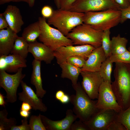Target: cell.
<instances>
[{"label": "cell", "mask_w": 130, "mask_h": 130, "mask_svg": "<svg viewBox=\"0 0 130 130\" xmlns=\"http://www.w3.org/2000/svg\"><path fill=\"white\" fill-rule=\"evenodd\" d=\"M22 124L19 125H15L12 127L11 130H31L27 118H24L21 120Z\"/></svg>", "instance_id": "34"}, {"label": "cell", "mask_w": 130, "mask_h": 130, "mask_svg": "<svg viewBox=\"0 0 130 130\" xmlns=\"http://www.w3.org/2000/svg\"><path fill=\"white\" fill-rule=\"evenodd\" d=\"M40 113L38 116L31 115L30 118L29 124L31 130H46L41 120Z\"/></svg>", "instance_id": "29"}, {"label": "cell", "mask_w": 130, "mask_h": 130, "mask_svg": "<svg viewBox=\"0 0 130 130\" xmlns=\"http://www.w3.org/2000/svg\"><path fill=\"white\" fill-rule=\"evenodd\" d=\"M103 32L83 23L73 28L66 36L74 45H90L96 48L101 46Z\"/></svg>", "instance_id": "6"}, {"label": "cell", "mask_w": 130, "mask_h": 130, "mask_svg": "<svg viewBox=\"0 0 130 130\" xmlns=\"http://www.w3.org/2000/svg\"></svg>", "instance_id": "52"}, {"label": "cell", "mask_w": 130, "mask_h": 130, "mask_svg": "<svg viewBox=\"0 0 130 130\" xmlns=\"http://www.w3.org/2000/svg\"><path fill=\"white\" fill-rule=\"evenodd\" d=\"M11 2H23L28 3V0H0V5H1Z\"/></svg>", "instance_id": "42"}, {"label": "cell", "mask_w": 130, "mask_h": 130, "mask_svg": "<svg viewBox=\"0 0 130 130\" xmlns=\"http://www.w3.org/2000/svg\"><path fill=\"white\" fill-rule=\"evenodd\" d=\"M118 113L110 109L99 110L88 121L84 122L89 130H107Z\"/></svg>", "instance_id": "12"}, {"label": "cell", "mask_w": 130, "mask_h": 130, "mask_svg": "<svg viewBox=\"0 0 130 130\" xmlns=\"http://www.w3.org/2000/svg\"><path fill=\"white\" fill-rule=\"evenodd\" d=\"M29 43L21 36L16 39L10 53L19 56L26 59L28 55Z\"/></svg>", "instance_id": "23"}, {"label": "cell", "mask_w": 130, "mask_h": 130, "mask_svg": "<svg viewBox=\"0 0 130 130\" xmlns=\"http://www.w3.org/2000/svg\"><path fill=\"white\" fill-rule=\"evenodd\" d=\"M120 8L117 4L111 0H76L69 10L85 13Z\"/></svg>", "instance_id": "8"}, {"label": "cell", "mask_w": 130, "mask_h": 130, "mask_svg": "<svg viewBox=\"0 0 130 130\" xmlns=\"http://www.w3.org/2000/svg\"><path fill=\"white\" fill-rule=\"evenodd\" d=\"M129 0V2L130 4V0Z\"/></svg>", "instance_id": "50"}, {"label": "cell", "mask_w": 130, "mask_h": 130, "mask_svg": "<svg viewBox=\"0 0 130 130\" xmlns=\"http://www.w3.org/2000/svg\"><path fill=\"white\" fill-rule=\"evenodd\" d=\"M107 130H127L125 127L121 123L115 119L110 124Z\"/></svg>", "instance_id": "35"}, {"label": "cell", "mask_w": 130, "mask_h": 130, "mask_svg": "<svg viewBox=\"0 0 130 130\" xmlns=\"http://www.w3.org/2000/svg\"><path fill=\"white\" fill-rule=\"evenodd\" d=\"M32 109L31 106L27 102H23L20 108V110L30 111Z\"/></svg>", "instance_id": "41"}, {"label": "cell", "mask_w": 130, "mask_h": 130, "mask_svg": "<svg viewBox=\"0 0 130 130\" xmlns=\"http://www.w3.org/2000/svg\"><path fill=\"white\" fill-rule=\"evenodd\" d=\"M76 0H60V9L69 10L73 4Z\"/></svg>", "instance_id": "37"}, {"label": "cell", "mask_w": 130, "mask_h": 130, "mask_svg": "<svg viewBox=\"0 0 130 130\" xmlns=\"http://www.w3.org/2000/svg\"><path fill=\"white\" fill-rule=\"evenodd\" d=\"M128 42L126 38L121 37L120 34L112 38L111 40V50L112 55L122 53L127 50L126 48Z\"/></svg>", "instance_id": "24"}, {"label": "cell", "mask_w": 130, "mask_h": 130, "mask_svg": "<svg viewBox=\"0 0 130 130\" xmlns=\"http://www.w3.org/2000/svg\"><path fill=\"white\" fill-rule=\"evenodd\" d=\"M95 48L90 45L63 46L54 51V55L57 63L60 65L66 62L67 58L72 56H81L87 59L88 56Z\"/></svg>", "instance_id": "10"}, {"label": "cell", "mask_w": 130, "mask_h": 130, "mask_svg": "<svg viewBox=\"0 0 130 130\" xmlns=\"http://www.w3.org/2000/svg\"><path fill=\"white\" fill-rule=\"evenodd\" d=\"M28 4L30 7H32L34 5L35 0H28Z\"/></svg>", "instance_id": "47"}, {"label": "cell", "mask_w": 130, "mask_h": 130, "mask_svg": "<svg viewBox=\"0 0 130 130\" xmlns=\"http://www.w3.org/2000/svg\"><path fill=\"white\" fill-rule=\"evenodd\" d=\"M81 86L86 93L91 99L98 98L100 87L104 81L99 72L82 71Z\"/></svg>", "instance_id": "11"}, {"label": "cell", "mask_w": 130, "mask_h": 130, "mask_svg": "<svg viewBox=\"0 0 130 130\" xmlns=\"http://www.w3.org/2000/svg\"><path fill=\"white\" fill-rule=\"evenodd\" d=\"M112 0V1H114V0Z\"/></svg>", "instance_id": "51"}, {"label": "cell", "mask_w": 130, "mask_h": 130, "mask_svg": "<svg viewBox=\"0 0 130 130\" xmlns=\"http://www.w3.org/2000/svg\"><path fill=\"white\" fill-rule=\"evenodd\" d=\"M54 1L58 9H59L60 8V0H54Z\"/></svg>", "instance_id": "48"}, {"label": "cell", "mask_w": 130, "mask_h": 130, "mask_svg": "<svg viewBox=\"0 0 130 130\" xmlns=\"http://www.w3.org/2000/svg\"><path fill=\"white\" fill-rule=\"evenodd\" d=\"M121 15L120 23H124L127 20L130 19V5L127 8H120Z\"/></svg>", "instance_id": "33"}, {"label": "cell", "mask_w": 130, "mask_h": 130, "mask_svg": "<svg viewBox=\"0 0 130 130\" xmlns=\"http://www.w3.org/2000/svg\"><path fill=\"white\" fill-rule=\"evenodd\" d=\"M38 21L41 30L39 40L52 51H54L62 46L74 45L71 39L57 29L50 26L46 19L40 17Z\"/></svg>", "instance_id": "5"}, {"label": "cell", "mask_w": 130, "mask_h": 130, "mask_svg": "<svg viewBox=\"0 0 130 130\" xmlns=\"http://www.w3.org/2000/svg\"><path fill=\"white\" fill-rule=\"evenodd\" d=\"M86 60L82 56H75L67 58L66 62L74 66L82 68L84 65Z\"/></svg>", "instance_id": "31"}, {"label": "cell", "mask_w": 130, "mask_h": 130, "mask_svg": "<svg viewBox=\"0 0 130 130\" xmlns=\"http://www.w3.org/2000/svg\"><path fill=\"white\" fill-rule=\"evenodd\" d=\"M70 130H89L85 123L80 120L75 121L72 124Z\"/></svg>", "instance_id": "32"}, {"label": "cell", "mask_w": 130, "mask_h": 130, "mask_svg": "<svg viewBox=\"0 0 130 130\" xmlns=\"http://www.w3.org/2000/svg\"><path fill=\"white\" fill-rule=\"evenodd\" d=\"M42 122L47 130H70L72 124L78 118L72 110H67L65 118L60 120H52L41 115Z\"/></svg>", "instance_id": "14"}, {"label": "cell", "mask_w": 130, "mask_h": 130, "mask_svg": "<svg viewBox=\"0 0 130 130\" xmlns=\"http://www.w3.org/2000/svg\"><path fill=\"white\" fill-rule=\"evenodd\" d=\"M41 30L39 21L29 25L24 29L22 37L29 43L35 42L39 38Z\"/></svg>", "instance_id": "22"}, {"label": "cell", "mask_w": 130, "mask_h": 130, "mask_svg": "<svg viewBox=\"0 0 130 130\" xmlns=\"http://www.w3.org/2000/svg\"><path fill=\"white\" fill-rule=\"evenodd\" d=\"M22 68L13 74H9L5 70H0V87L6 92L7 102L13 103L17 100V89L26 75L22 73Z\"/></svg>", "instance_id": "7"}, {"label": "cell", "mask_w": 130, "mask_h": 130, "mask_svg": "<svg viewBox=\"0 0 130 130\" xmlns=\"http://www.w3.org/2000/svg\"><path fill=\"white\" fill-rule=\"evenodd\" d=\"M128 50L130 51V47H129L128 48Z\"/></svg>", "instance_id": "49"}, {"label": "cell", "mask_w": 130, "mask_h": 130, "mask_svg": "<svg viewBox=\"0 0 130 130\" xmlns=\"http://www.w3.org/2000/svg\"><path fill=\"white\" fill-rule=\"evenodd\" d=\"M96 107L99 110L110 109L119 112L122 110L112 89L111 83L103 81L99 90Z\"/></svg>", "instance_id": "9"}, {"label": "cell", "mask_w": 130, "mask_h": 130, "mask_svg": "<svg viewBox=\"0 0 130 130\" xmlns=\"http://www.w3.org/2000/svg\"><path fill=\"white\" fill-rule=\"evenodd\" d=\"M111 87L122 110L130 106V64L115 63Z\"/></svg>", "instance_id": "1"}, {"label": "cell", "mask_w": 130, "mask_h": 130, "mask_svg": "<svg viewBox=\"0 0 130 130\" xmlns=\"http://www.w3.org/2000/svg\"><path fill=\"white\" fill-rule=\"evenodd\" d=\"M113 63L110 61L109 57L107 58L102 64L99 71L104 81L111 84L112 82L111 77Z\"/></svg>", "instance_id": "26"}, {"label": "cell", "mask_w": 130, "mask_h": 130, "mask_svg": "<svg viewBox=\"0 0 130 130\" xmlns=\"http://www.w3.org/2000/svg\"><path fill=\"white\" fill-rule=\"evenodd\" d=\"M102 46L96 48L90 54L82 71L99 72L103 62L106 58Z\"/></svg>", "instance_id": "16"}, {"label": "cell", "mask_w": 130, "mask_h": 130, "mask_svg": "<svg viewBox=\"0 0 130 130\" xmlns=\"http://www.w3.org/2000/svg\"><path fill=\"white\" fill-rule=\"evenodd\" d=\"M59 101L63 104L67 103L70 102V96L65 94Z\"/></svg>", "instance_id": "44"}, {"label": "cell", "mask_w": 130, "mask_h": 130, "mask_svg": "<svg viewBox=\"0 0 130 130\" xmlns=\"http://www.w3.org/2000/svg\"><path fill=\"white\" fill-rule=\"evenodd\" d=\"M5 97L4 96V95L2 94L1 92L0 93V105L5 107L6 104V102L4 100Z\"/></svg>", "instance_id": "46"}, {"label": "cell", "mask_w": 130, "mask_h": 130, "mask_svg": "<svg viewBox=\"0 0 130 130\" xmlns=\"http://www.w3.org/2000/svg\"><path fill=\"white\" fill-rule=\"evenodd\" d=\"M3 13L9 27L17 33L20 31L24 22L19 9L16 6L9 5Z\"/></svg>", "instance_id": "17"}, {"label": "cell", "mask_w": 130, "mask_h": 130, "mask_svg": "<svg viewBox=\"0 0 130 130\" xmlns=\"http://www.w3.org/2000/svg\"><path fill=\"white\" fill-rule=\"evenodd\" d=\"M110 29L103 31L102 36L101 46L105 54L106 58L112 54L111 50V40L110 38Z\"/></svg>", "instance_id": "27"}, {"label": "cell", "mask_w": 130, "mask_h": 130, "mask_svg": "<svg viewBox=\"0 0 130 130\" xmlns=\"http://www.w3.org/2000/svg\"><path fill=\"white\" fill-rule=\"evenodd\" d=\"M41 62L34 59L32 62V70L31 78V83L35 86L36 93L38 96L42 98L44 97L46 92L42 87L41 73Z\"/></svg>", "instance_id": "19"}, {"label": "cell", "mask_w": 130, "mask_h": 130, "mask_svg": "<svg viewBox=\"0 0 130 130\" xmlns=\"http://www.w3.org/2000/svg\"><path fill=\"white\" fill-rule=\"evenodd\" d=\"M65 93L64 92L61 90H59L56 92L55 97L57 100L60 101Z\"/></svg>", "instance_id": "43"}, {"label": "cell", "mask_w": 130, "mask_h": 130, "mask_svg": "<svg viewBox=\"0 0 130 130\" xmlns=\"http://www.w3.org/2000/svg\"><path fill=\"white\" fill-rule=\"evenodd\" d=\"M7 66L5 62L4 56H0V70H5L6 71Z\"/></svg>", "instance_id": "40"}, {"label": "cell", "mask_w": 130, "mask_h": 130, "mask_svg": "<svg viewBox=\"0 0 130 130\" xmlns=\"http://www.w3.org/2000/svg\"><path fill=\"white\" fill-rule=\"evenodd\" d=\"M114 2L120 7V8H124L130 5L128 0H114Z\"/></svg>", "instance_id": "39"}, {"label": "cell", "mask_w": 130, "mask_h": 130, "mask_svg": "<svg viewBox=\"0 0 130 130\" xmlns=\"http://www.w3.org/2000/svg\"><path fill=\"white\" fill-rule=\"evenodd\" d=\"M4 58L7 65L6 71L16 72L20 68L27 67L26 59L19 56L11 54L4 56Z\"/></svg>", "instance_id": "21"}, {"label": "cell", "mask_w": 130, "mask_h": 130, "mask_svg": "<svg viewBox=\"0 0 130 130\" xmlns=\"http://www.w3.org/2000/svg\"><path fill=\"white\" fill-rule=\"evenodd\" d=\"M72 86L75 91V94L70 96V102L73 106L72 110L79 120L87 122L99 110L96 107L97 100L89 97L79 82Z\"/></svg>", "instance_id": "2"}, {"label": "cell", "mask_w": 130, "mask_h": 130, "mask_svg": "<svg viewBox=\"0 0 130 130\" xmlns=\"http://www.w3.org/2000/svg\"><path fill=\"white\" fill-rule=\"evenodd\" d=\"M31 112L30 111L20 110V116L24 118H27L29 116Z\"/></svg>", "instance_id": "45"}, {"label": "cell", "mask_w": 130, "mask_h": 130, "mask_svg": "<svg viewBox=\"0 0 130 130\" xmlns=\"http://www.w3.org/2000/svg\"><path fill=\"white\" fill-rule=\"evenodd\" d=\"M59 65L62 69L61 78L70 79L72 84H77L79 76L82 71L81 68L74 66L66 61Z\"/></svg>", "instance_id": "20"}, {"label": "cell", "mask_w": 130, "mask_h": 130, "mask_svg": "<svg viewBox=\"0 0 130 130\" xmlns=\"http://www.w3.org/2000/svg\"><path fill=\"white\" fill-rule=\"evenodd\" d=\"M111 62L130 64V51L127 50L124 52L117 55L112 54L109 57Z\"/></svg>", "instance_id": "30"}, {"label": "cell", "mask_w": 130, "mask_h": 130, "mask_svg": "<svg viewBox=\"0 0 130 130\" xmlns=\"http://www.w3.org/2000/svg\"><path fill=\"white\" fill-rule=\"evenodd\" d=\"M9 27L7 22L3 13L0 14V30Z\"/></svg>", "instance_id": "38"}, {"label": "cell", "mask_w": 130, "mask_h": 130, "mask_svg": "<svg viewBox=\"0 0 130 130\" xmlns=\"http://www.w3.org/2000/svg\"><path fill=\"white\" fill-rule=\"evenodd\" d=\"M120 9H109L84 13L83 23L97 30L104 31L117 26L120 23Z\"/></svg>", "instance_id": "3"}, {"label": "cell", "mask_w": 130, "mask_h": 130, "mask_svg": "<svg viewBox=\"0 0 130 130\" xmlns=\"http://www.w3.org/2000/svg\"><path fill=\"white\" fill-rule=\"evenodd\" d=\"M29 44V52L32 54L35 59L49 64L55 58L54 51L42 43L36 41Z\"/></svg>", "instance_id": "15"}, {"label": "cell", "mask_w": 130, "mask_h": 130, "mask_svg": "<svg viewBox=\"0 0 130 130\" xmlns=\"http://www.w3.org/2000/svg\"><path fill=\"white\" fill-rule=\"evenodd\" d=\"M17 34L9 27L0 30V56L10 53L18 36Z\"/></svg>", "instance_id": "18"}, {"label": "cell", "mask_w": 130, "mask_h": 130, "mask_svg": "<svg viewBox=\"0 0 130 130\" xmlns=\"http://www.w3.org/2000/svg\"><path fill=\"white\" fill-rule=\"evenodd\" d=\"M115 119L122 124L127 130H130V106L118 112Z\"/></svg>", "instance_id": "28"}, {"label": "cell", "mask_w": 130, "mask_h": 130, "mask_svg": "<svg viewBox=\"0 0 130 130\" xmlns=\"http://www.w3.org/2000/svg\"><path fill=\"white\" fill-rule=\"evenodd\" d=\"M20 84L22 91L18 94L19 99L29 104L35 110L46 112L47 108L43 102L41 98L39 97L32 89L23 81H21Z\"/></svg>", "instance_id": "13"}, {"label": "cell", "mask_w": 130, "mask_h": 130, "mask_svg": "<svg viewBox=\"0 0 130 130\" xmlns=\"http://www.w3.org/2000/svg\"><path fill=\"white\" fill-rule=\"evenodd\" d=\"M53 11V10L51 6L46 5L42 8L41 13L43 17L48 19L52 16Z\"/></svg>", "instance_id": "36"}, {"label": "cell", "mask_w": 130, "mask_h": 130, "mask_svg": "<svg viewBox=\"0 0 130 130\" xmlns=\"http://www.w3.org/2000/svg\"><path fill=\"white\" fill-rule=\"evenodd\" d=\"M84 15V13L58 9L53 10L47 21L66 36L73 28L83 23Z\"/></svg>", "instance_id": "4"}, {"label": "cell", "mask_w": 130, "mask_h": 130, "mask_svg": "<svg viewBox=\"0 0 130 130\" xmlns=\"http://www.w3.org/2000/svg\"><path fill=\"white\" fill-rule=\"evenodd\" d=\"M8 112L4 109L0 111V130H9L16 125L17 121L14 117L7 118Z\"/></svg>", "instance_id": "25"}]
</instances>
